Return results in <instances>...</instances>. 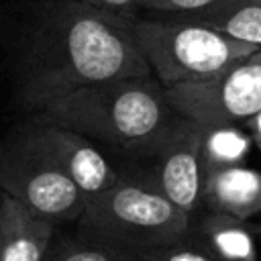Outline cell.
<instances>
[{"label": "cell", "instance_id": "2e32d148", "mask_svg": "<svg viewBox=\"0 0 261 261\" xmlns=\"http://www.w3.org/2000/svg\"><path fill=\"white\" fill-rule=\"evenodd\" d=\"M84 2L118 14H133L135 10L143 8V0H84Z\"/></svg>", "mask_w": 261, "mask_h": 261}, {"label": "cell", "instance_id": "ba28073f", "mask_svg": "<svg viewBox=\"0 0 261 261\" xmlns=\"http://www.w3.org/2000/svg\"><path fill=\"white\" fill-rule=\"evenodd\" d=\"M18 130L88 198L104 192L120 177V171L106 159L96 143L71 128L37 114Z\"/></svg>", "mask_w": 261, "mask_h": 261}, {"label": "cell", "instance_id": "9c48e42d", "mask_svg": "<svg viewBox=\"0 0 261 261\" xmlns=\"http://www.w3.org/2000/svg\"><path fill=\"white\" fill-rule=\"evenodd\" d=\"M202 208L243 220L261 214V171L243 163L204 167Z\"/></svg>", "mask_w": 261, "mask_h": 261}, {"label": "cell", "instance_id": "e0dca14e", "mask_svg": "<svg viewBox=\"0 0 261 261\" xmlns=\"http://www.w3.org/2000/svg\"><path fill=\"white\" fill-rule=\"evenodd\" d=\"M245 128H247V133H249L251 143L261 151V110H259L251 120H247Z\"/></svg>", "mask_w": 261, "mask_h": 261}, {"label": "cell", "instance_id": "52a82bcc", "mask_svg": "<svg viewBox=\"0 0 261 261\" xmlns=\"http://www.w3.org/2000/svg\"><path fill=\"white\" fill-rule=\"evenodd\" d=\"M206 128L177 114L157 147L151 151L153 167L147 169L159 190L186 214L196 216L202 208Z\"/></svg>", "mask_w": 261, "mask_h": 261}, {"label": "cell", "instance_id": "7a4b0ae2", "mask_svg": "<svg viewBox=\"0 0 261 261\" xmlns=\"http://www.w3.org/2000/svg\"><path fill=\"white\" fill-rule=\"evenodd\" d=\"M37 114L137 157H149L177 116L163 84L153 73L80 88Z\"/></svg>", "mask_w": 261, "mask_h": 261}, {"label": "cell", "instance_id": "3957f363", "mask_svg": "<svg viewBox=\"0 0 261 261\" xmlns=\"http://www.w3.org/2000/svg\"><path fill=\"white\" fill-rule=\"evenodd\" d=\"M192 218L177 208L147 173H120L100 194L88 198L77 218L84 239L139 253L181 241L192 230Z\"/></svg>", "mask_w": 261, "mask_h": 261}, {"label": "cell", "instance_id": "5bb4252c", "mask_svg": "<svg viewBox=\"0 0 261 261\" xmlns=\"http://www.w3.org/2000/svg\"><path fill=\"white\" fill-rule=\"evenodd\" d=\"M133 261H222V259L216 257L208 247H204L192 234H188L181 241L147 249L139 253Z\"/></svg>", "mask_w": 261, "mask_h": 261}, {"label": "cell", "instance_id": "30bf717a", "mask_svg": "<svg viewBox=\"0 0 261 261\" xmlns=\"http://www.w3.org/2000/svg\"><path fill=\"white\" fill-rule=\"evenodd\" d=\"M55 224L0 192V261H47Z\"/></svg>", "mask_w": 261, "mask_h": 261}, {"label": "cell", "instance_id": "277c9868", "mask_svg": "<svg viewBox=\"0 0 261 261\" xmlns=\"http://www.w3.org/2000/svg\"><path fill=\"white\" fill-rule=\"evenodd\" d=\"M133 29L151 73L163 88L214 77L259 49L173 14L163 20L133 18Z\"/></svg>", "mask_w": 261, "mask_h": 261}, {"label": "cell", "instance_id": "4fadbf2b", "mask_svg": "<svg viewBox=\"0 0 261 261\" xmlns=\"http://www.w3.org/2000/svg\"><path fill=\"white\" fill-rule=\"evenodd\" d=\"M133 259H135L133 255L120 249L84 239L82 234L77 237L55 234L47 255V261H133Z\"/></svg>", "mask_w": 261, "mask_h": 261}, {"label": "cell", "instance_id": "8fae6325", "mask_svg": "<svg viewBox=\"0 0 261 261\" xmlns=\"http://www.w3.org/2000/svg\"><path fill=\"white\" fill-rule=\"evenodd\" d=\"M190 234L222 261H257V237L247 220L206 210L192 218Z\"/></svg>", "mask_w": 261, "mask_h": 261}, {"label": "cell", "instance_id": "7c38bea8", "mask_svg": "<svg viewBox=\"0 0 261 261\" xmlns=\"http://www.w3.org/2000/svg\"><path fill=\"white\" fill-rule=\"evenodd\" d=\"M173 16L208 24L237 41L261 47V0H214L202 10Z\"/></svg>", "mask_w": 261, "mask_h": 261}, {"label": "cell", "instance_id": "9a60e30c", "mask_svg": "<svg viewBox=\"0 0 261 261\" xmlns=\"http://www.w3.org/2000/svg\"><path fill=\"white\" fill-rule=\"evenodd\" d=\"M214 0H143L145 10L165 12V14H186L210 6Z\"/></svg>", "mask_w": 261, "mask_h": 261}, {"label": "cell", "instance_id": "5b68a950", "mask_svg": "<svg viewBox=\"0 0 261 261\" xmlns=\"http://www.w3.org/2000/svg\"><path fill=\"white\" fill-rule=\"evenodd\" d=\"M0 192L55 226L77 222L88 196L16 130L0 149Z\"/></svg>", "mask_w": 261, "mask_h": 261}, {"label": "cell", "instance_id": "8992f818", "mask_svg": "<svg viewBox=\"0 0 261 261\" xmlns=\"http://www.w3.org/2000/svg\"><path fill=\"white\" fill-rule=\"evenodd\" d=\"M173 110L204 128L245 126L261 110V47L214 77L165 88Z\"/></svg>", "mask_w": 261, "mask_h": 261}, {"label": "cell", "instance_id": "6da1fadb", "mask_svg": "<svg viewBox=\"0 0 261 261\" xmlns=\"http://www.w3.org/2000/svg\"><path fill=\"white\" fill-rule=\"evenodd\" d=\"M133 18L84 0H43L24 27L14 57L20 104L39 112L80 88L151 73Z\"/></svg>", "mask_w": 261, "mask_h": 261}]
</instances>
